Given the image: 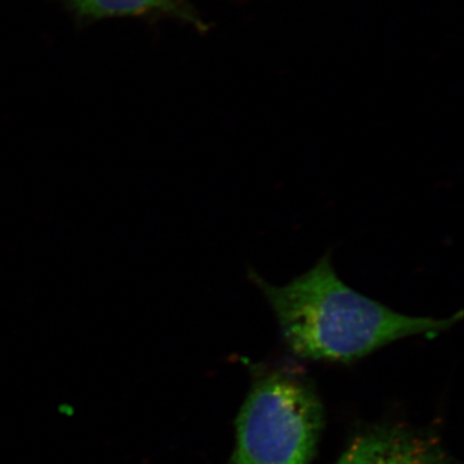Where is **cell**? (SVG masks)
Instances as JSON below:
<instances>
[{
  "instance_id": "obj_2",
  "label": "cell",
  "mask_w": 464,
  "mask_h": 464,
  "mask_svg": "<svg viewBox=\"0 0 464 464\" xmlns=\"http://www.w3.org/2000/svg\"><path fill=\"white\" fill-rule=\"evenodd\" d=\"M323 426L310 382L283 371L261 375L237 420L234 464H310Z\"/></svg>"
},
{
  "instance_id": "obj_3",
  "label": "cell",
  "mask_w": 464,
  "mask_h": 464,
  "mask_svg": "<svg viewBox=\"0 0 464 464\" xmlns=\"http://www.w3.org/2000/svg\"><path fill=\"white\" fill-rule=\"evenodd\" d=\"M335 464H459L431 433L378 426L360 433Z\"/></svg>"
},
{
  "instance_id": "obj_1",
  "label": "cell",
  "mask_w": 464,
  "mask_h": 464,
  "mask_svg": "<svg viewBox=\"0 0 464 464\" xmlns=\"http://www.w3.org/2000/svg\"><path fill=\"white\" fill-rule=\"evenodd\" d=\"M273 308L284 342L295 356L350 362L413 335H435L462 320L463 313L435 319L411 316L384 306L342 282L326 253L307 273L273 285L249 271Z\"/></svg>"
},
{
  "instance_id": "obj_4",
  "label": "cell",
  "mask_w": 464,
  "mask_h": 464,
  "mask_svg": "<svg viewBox=\"0 0 464 464\" xmlns=\"http://www.w3.org/2000/svg\"><path fill=\"white\" fill-rule=\"evenodd\" d=\"M76 14L88 20L121 16H166L207 30L188 0H65Z\"/></svg>"
}]
</instances>
